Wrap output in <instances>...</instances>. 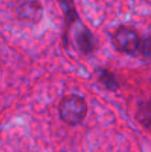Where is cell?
Returning a JSON list of instances; mask_svg holds the SVG:
<instances>
[{
	"label": "cell",
	"mask_w": 151,
	"mask_h": 152,
	"mask_svg": "<svg viewBox=\"0 0 151 152\" xmlns=\"http://www.w3.org/2000/svg\"><path fill=\"white\" fill-rule=\"evenodd\" d=\"M141 38L136 30L128 26H120L114 33L113 45L117 51L133 55L139 51Z\"/></svg>",
	"instance_id": "2"
},
{
	"label": "cell",
	"mask_w": 151,
	"mask_h": 152,
	"mask_svg": "<svg viewBox=\"0 0 151 152\" xmlns=\"http://www.w3.org/2000/svg\"><path fill=\"white\" fill-rule=\"evenodd\" d=\"M16 14L22 22L35 24L42 20L44 10L38 0H18Z\"/></svg>",
	"instance_id": "3"
},
{
	"label": "cell",
	"mask_w": 151,
	"mask_h": 152,
	"mask_svg": "<svg viewBox=\"0 0 151 152\" xmlns=\"http://www.w3.org/2000/svg\"><path fill=\"white\" fill-rule=\"evenodd\" d=\"M98 81L109 91H116L119 88V83L115 75L105 68H101L98 70Z\"/></svg>",
	"instance_id": "5"
},
{
	"label": "cell",
	"mask_w": 151,
	"mask_h": 152,
	"mask_svg": "<svg viewBox=\"0 0 151 152\" xmlns=\"http://www.w3.org/2000/svg\"><path fill=\"white\" fill-rule=\"evenodd\" d=\"M76 42L78 48L83 54L88 55L93 50V39L92 35L88 29L84 26H81L80 29L76 31Z\"/></svg>",
	"instance_id": "4"
},
{
	"label": "cell",
	"mask_w": 151,
	"mask_h": 152,
	"mask_svg": "<svg viewBox=\"0 0 151 152\" xmlns=\"http://www.w3.org/2000/svg\"><path fill=\"white\" fill-rule=\"evenodd\" d=\"M140 54L142 55L145 58H149L150 56V42H149V38H146L145 40H141V44H140V48L139 51Z\"/></svg>",
	"instance_id": "7"
},
{
	"label": "cell",
	"mask_w": 151,
	"mask_h": 152,
	"mask_svg": "<svg viewBox=\"0 0 151 152\" xmlns=\"http://www.w3.org/2000/svg\"><path fill=\"white\" fill-rule=\"evenodd\" d=\"M59 116L67 125L76 126L84 121L87 115L88 107L82 96L77 94L66 95L59 104Z\"/></svg>",
	"instance_id": "1"
},
{
	"label": "cell",
	"mask_w": 151,
	"mask_h": 152,
	"mask_svg": "<svg viewBox=\"0 0 151 152\" xmlns=\"http://www.w3.org/2000/svg\"><path fill=\"white\" fill-rule=\"evenodd\" d=\"M137 120L146 128H150V122H151V111H150V104L149 102H140L139 109L137 111L136 115Z\"/></svg>",
	"instance_id": "6"
}]
</instances>
